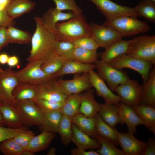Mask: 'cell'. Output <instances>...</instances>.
<instances>
[{"label": "cell", "mask_w": 155, "mask_h": 155, "mask_svg": "<svg viewBox=\"0 0 155 155\" xmlns=\"http://www.w3.org/2000/svg\"><path fill=\"white\" fill-rule=\"evenodd\" d=\"M108 63L119 70L129 69L137 72L142 77L143 84L147 80L152 66H153L150 62L138 59L126 54L118 56Z\"/></svg>", "instance_id": "52a82bcc"}, {"label": "cell", "mask_w": 155, "mask_h": 155, "mask_svg": "<svg viewBox=\"0 0 155 155\" xmlns=\"http://www.w3.org/2000/svg\"><path fill=\"white\" fill-rule=\"evenodd\" d=\"M99 113L102 119L108 125L115 129L116 125L121 123L119 113L118 105L113 104L100 103Z\"/></svg>", "instance_id": "f1b7e54d"}, {"label": "cell", "mask_w": 155, "mask_h": 155, "mask_svg": "<svg viewBox=\"0 0 155 155\" xmlns=\"http://www.w3.org/2000/svg\"><path fill=\"white\" fill-rule=\"evenodd\" d=\"M103 25L111 27L119 32L123 37L134 36L150 31V26L146 22L135 17L123 16L106 20Z\"/></svg>", "instance_id": "3957f363"}, {"label": "cell", "mask_w": 155, "mask_h": 155, "mask_svg": "<svg viewBox=\"0 0 155 155\" xmlns=\"http://www.w3.org/2000/svg\"><path fill=\"white\" fill-rule=\"evenodd\" d=\"M65 61L54 52L44 60L41 68L46 73L54 75L61 69Z\"/></svg>", "instance_id": "d6a6232c"}, {"label": "cell", "mask_w": 155, "mask_h": 155, "mask_svg": "<svg viewBox=\"0 0 155 155\" xmlns=\"http://www.w3.org/2000/svg\"><path fill=\"white\" fill-rule=\"evenodd\" d=\"M15 24V21L11 19L7 13L6 9L0 11V26L7 27L14 25Z\"/></svg>", "instance_id": "c3c4849f"}, {"label": "cell", "mask_w": 155, "mask_h": 155, "mask_svg": "<svg viewBox=\"0 0 155 155\" xmlns=\"http://www.w3.org/2000/svg\"><path fill=\"white\" fill-rule=\"evenodd\" d=\"M38 108L44 114L60 111L63 102H54L43 99L34 100Z\"/></svg>", "instance_id": "b9f144b4"}, {"label": "cell", "mask_w": 155, "mask_h": 155, "mask_svg": "<svg viewBox=\"0 0 155 155\" xmlns=\"http://www.w3.org/2000/svg\"><path fill=\"white\" fill-rule=\"evenodd\" d=\"M94 64L97 73L106 82L113 92L115 91L118 86L130 79L126 72L117 69L101 60H98Z\"/></svg>", "instance_id": "ba28073f"}, {"label": "cell", "mask_w": 155, "mask_h": 155, "mask_svg": "<svg viewBox=\"0 0 155 155\" xmlns=\"http://www.w3.org/2000/svg\"><path fill=\"white\" fill-rule=\"evenodd\" d=\"M24 149L13 138L1 142L0 151L5 155H20Z\"/></svg>", "instance_id": "60d3db41"}, {"label": "cell", "mask_w": 155, "mask_h": 155, "mask_svg": "<svg viewBox=\"0 0 155 155\" xmlns=\"http://www.w3.org/2000/svg\"><path fill=\"white\" fill-rule=\"evenodd\" d=\"M72 118L63 115L59 123L57 133L59 135L61 143L67 146L71 141L73 134Z\"/></svg>", "instance_id": "836d02e7"}, {"label": "cell", "mask_w": 155, "mask_h": 155, "mask_svg": "<svg viewBox=\"0 0 155 155\" xmlns=\"http://www.w3.org/2000/svg\"><path fill=\"white\" fill-rule=\"evenodd\" d=\"M155 155V140L153 137L149 138L145 142L142 155Z\"/></svg>", "instance_id": "7dc6e473"}, {"label": "cell", "mask_w": 155, "mask_h": 155, "mask_svg": "<svg viewBox=\"0 0 155 155\" xmlns=\"http://www.w3.org/2000/svg\"><path fill=\"white\" fill-rule=\"evenodd\" d=\"M126 54L155 66V36L143 35L131 40Z\"/></svg>", "instance_id": "277c9868"}, {"label": "cell", "mask_w": 155, "mask_h": 155, "mask_svg": "<svg viewBox=\"0 0 155 155\" xmlns=\"http://www.w3.org/2000/svg\"><path fill=\"white\" fill-rule=\"evenodd\" d=\"M43 120L39 126L42 131L54 133H57V128L63 115L60 111H56L44 114Z\"/></svg>", "instance_id": "e575fe53"}, {"label": "cell", "mask_w": 155, "mask_h": 155, "mask_svg": "<svg viewBox=\"0 0 155 155\" xmlns=\"http://www.w3.org/2000/svg\"><path fill=\"white\" fill-rule=\"evenodd\" d=\"M14 0H0V11L6 9L7 6Z\"/></svg>", "instance_id": "f5cc1de1"}, {"label": "cell", "mask_w": 155, "mask_h": 155, "mask_svg": "<svg viewBox=\"0 0 155 155\" xmlns=\"http://www.w3.org/2000/svg\"><path fill=\"white\" fill-rule=\"evenodd\" d=\"M9 43L7 27L0 26V51Z\"/></svg>", "instance_id": "681fc988"}, {"label": "cell", "mask_w": 155, "mask_h": 155, "mask_svg": "<svg viewBox=\"0 0 155 155\" xmlns=\"http://www.w3.org/2000/svg\"><path fill=\"white\" fill-rule=\"evenodd\" d=\"M131 40L121 39L113 43L105 51L98 54L101 60L109 63L118 56L126 54Z\"/></svg>", "instance_id": "603a6c76"}, {"label": "cell", "mask_w": 155, "mask_h": 155, "mask_svg": "<svg viewBox=\"0 0 155 155\" xmlns=\"http://www.w3.org/2000/svg\"><path fill=\"white\" fill-rule=\"evenodd\" d=\"M4 71V70L0 66V72H2Z\"/></svg>", "instance_id": "680465c9"}, {"label": "cell", "mask_w": 155, "mask_h": 155, "mask_svg": "<svg viewBox=\"0 0 155 155\" xmlns=\"http://www.w3.org/2000/svg\"><path fill=\"white\" fill-rule=\"evenodd\" d=\"M57 79L36 85V95L34 100L43 99L57 102L63 101L68 95L61 90Z\"/></svg>", "instance_id": "4fadbf2b"}, {"label": "cell", "mask_w": 155, "mask_h": 155, "mask_svg": "<svg viewBox=\"0 0 155 155\" xmlns=\"http://www.w3.org/2000/svg\"><path fill=\"white\" fill-rule=\"evenodd\" d=\"M142 88V85L137 81L129 79L118 86L114 92L120 97L121 102L133 108L141 104Z\"/></svg>", "instance_id": "9c48e42d"}, {"label": "cell", "mask_w": 155, "mask_h": 155, "mask_svg": "<svg viewBox=\"0 0 155 155\" xmlns=\"http://www.w3.org/2000/svg\"><path fill=\"white\" fill-rule=\"evenodd\" d=\"M134 9L138 17H142L149 22H155V3L142 0Z\"/></svg>", "instance_id": "d590c367"}, {"label": "cell", "mask_w": 155, "mask_h": 155, "mask_svg": "<svg viewBox=\"0 0 155 155\" xmlns=\"http://www.w3.org/2000/svg\"><path fill=\"white\" fill-rule=\"evenodd\" d=\"M155 3V0H147Z\"/></svg>", "instance_id": "91938a15"}, {"label": "cell", "mask_w": 155, "mask_h": 155, "mask_svg": "<svg viewBox=\"0 0 155 155\" xmlns=\"http://www.w3.org/2000/svg\"><path fill=\"white\" fill-rule=\"evenodd\" d=\"M76 16L72 12L65 13L55 8H50L41 18L45 28L53 34L57 23L60 21L67 20Z\"/></svg>", "instance_id": "ac0fdd59"}, {"label": "cell", "mask_w": 155, "mask_h": 155, "mask_svg": "<svg viewBox=\"0 0 155 155\" xmlns=\"http://www.w3.org/2000/svg\"><path fill=\"white\" fill-rule=\"evenodd\" d=\"M75 48L73 42L56 41L54 48V52L65 60H75L73 57Z\"/></svg>", "instance_id": "ab89813d"}, {"label": "cell", "mask_w": 155, "mask_h": 155, "mask_svg": "<svg viewBox=\"0 0 155 155\" xmlns=\"http://www.w3.org/2000/svg\"><path fill=\"white\" fill-rule=\"evenodd\" d=\"M57 80L61 90L68 96L81 94L92 87L90 81L88 73H84L81 75L76 74L70 80Z\"/></svg>", "instance_id": "7c38bea8"}, {"label": "cell", "mask_w": 155, "mask_h": 155, "mask_svg": "<svg viewBox=\"0 0 155 155\" xmlns=\"http://www.w3.org/2000/svg\"><path fill=\"white\" fill-rule=\"evenodd\" d=\"M9 56L5 53H0V64L4 65L7 64Z\"/></svg>", "instance_id": "db71d44e"}, {"label": "cell", "mask_w": 155, "mask_h": 155, "mask_svg": "<svg viewBox=\"0 0 155 155\" xmlns=\"http://www.w3.org/2000/svg\"><path fill=\"white\" fill-rule=\"evenodd\" d=\"M34 135L35 134L33 131L28 129L19 133L13 138L24 149H26L31 139Z\"/></svg>", "instance_id": "f6af8a7d"}, {"label": "cell", "mask_w": 155, "mask_h": 155, "mask_svg": "<svg viewBox=\"0 0 155 155\" xmlns=\"http://www.w3.org/2000/svg\"><path fill=\"white\" fill-rule=\"evenodd\" d=\"M28 129L27 127L24 126L18 128H6L0 126V142L13 138L20 132Z\"/></svg>", "instance_id": "ee69618b"}, {"label": "cell", "mask_w": 155, "mask_h": 155, "mask_svg": "<svg viewBox=\"0 0 155 155\" xmlns=\"http://www.w3.org/2000/svg\"><path fill=\"white\" fill-rule=\"evenodd\" d=\"M118 108L121 123H125L126 125L128 132L133 134L136 133L137 126L139 125H144L143 121L133 108L121 102L118 104Z\"/></svg>", "instance_id": "e0dca14e"}, {"label": "cell", "mask_w": 155, "mask_h": 155, "mask_svg": "<svg viewBox=\"0 0 155 155\" xmlns=\"http://www.w3.org/2000/svg\"><path fill=\"white\" fill-rule=\"evenodd\" d=\"M53 34L57 41L73 43L81 38L92 36L90 25L82 15L57 23Z\"/></svg>", "instance_id": "7a4b0ae2"}, {"label": "cell", "mask_w": 155, "mask_h": 155, "mask_svg": "<svg viewBox=\"0 0 155 155\" xmlns=\"http://www.w3.org/2000/svg\"><path fill=\"white\" fill-rule=\"evenodd\" d=\"M0 113L4 124L8 127L18 128L24 126L14 106L12 104L0 99Z\"/></svg>", "instance_id": "ffe728a7"}, {"label": "cell", "mask_w": 155, "mask_h": 155, "mask_svg": "<svg viewBox=\"0 0 155 155\" xmlns=\"http://www.w3.org/2000/svg\"><path fill=\"white\" fill-rule=\"evenodd\" d=\"M95 69L94 64H86L76 60H66L61 69L55 74L57 78L69 74L88 73Z\"/></svg>", "instance_id": "7402d4cb"}, {"label": "cell", "mask_w": 155, "mask_h": 155, "mask_svg": "<svg viewBox=\"0 0 155 155\" xmlns=\"http://www.w3.org/2000/svg\"><path fill=\"white\" fill-rule=\"evenodd\" d=\"M73 55L74 60L86 64H94L98 57L97 51L75 47Z\"/></svg>", "instance_id": "74e56055"}, {"label": "cell", "mask_w": 155, "mask_h": 155, "mask_svg": "<svg viewBox=\"0 0 155 155\" xmlns=\"http://www.w3.org/2000/svg\"><path fill=\"white\" fill-rule=\"evenodd\" d=\"M19 63L20 60L18 57L16 55H13L9 56L7 64L10 68H11L17 66Z\"/></svg>", "instance_id": "816d5d0a"}, {"label": "cell", "mask_w": 155, "mask_h": 155, "mask_svg": "<svg viewBox=\"0 0 155 155\" xmlns=\"http://www.w3.org/2000/svg\"><path fill=\"white\" fill-rule=\"evenodd\" d=\"M36 85L19 83L14 89L13 96L17 100H34L36 95Z\"/></svg>", "instance_id": "1f68e13d"}, {"label": "cell", "mask_w": 155, "mask_h": 155, "mask_svg": "<svg viewBox=\"0 0 155 155\" xmlns=\"http://www.w3.org/2000/svg\"><path fill=\"white\" fill-rule=\"evenodd\" d=\"M72 123L81 131L90 137L96 139V118L88 117L79 113L72 119Z\"/></svg>", "instance_id": "484cf974"}, {"label": "cell", "mask_w": 155, "mask_h": 155, "mask_svg": "<svg viewBox=\"0 0 155 155\" xmlns=\"http://www.w3.org/2000/svg\"><path fill=\"white\" fill-rule=\"evenodd\" d=\"M73 131L71 141L80 149H99L101 145L97 140L84 133L72 123Z\"/></svg>", "instance_id": "44dd1931"}, {"label": "cell", "mask_w": 155, "mask_h": 155, "mask_svg": "<svg viewBox=\"0 0 155 155\" xmlns=\"http://www.w3.org/2000/svg\"><path fill=\"white\" fill-rule=\"evenodd\" d=\"M34 20L36 28L30 41L31 48L27 59L28 62L44 60L54 52L55 45L57 41L54 35L44 26L41 18L35 17Z\"/></svg>", "instance_id": "6da1fadb"}, {"label": "cell", "mask_w": 155, "mask_h": 155, "mask_svg": "<svg viewBox=\"0 0 155 155\" xmlns=\"http://www.w3.org/2000/svg\"><path fill=\"white\" fill-rule=\"evenodd\" d=\"M56 149L54 147L51 148L47 154V155H55L56 152Z\"/></svg>", "instance_id": "9f6ffc18"}, {"label": "cell", "mask_w": 155, "mask_h": 155, "mask_svg": "<svg viewBox=\"0 0 155 155\" xmlns=\"http://www.w3.org/2000/svg\"><path fill=\"white\" fill-rule=\"evenodd\" d=\"M92 38L99 47L105 49L115 42L122 39V35L111 27L92 23L90 24Z\"/></svg>", "instance_id": "8fae6325"}, {"label": "cell", "mask_w": 155, "mask_h": 155, "mask_svg": "<svg viewBox=\"0 0 155 155\" xmlns=\"http://www.w3.org/2000/svg\"><path fill=\"white\" fill-rule=\"evenodd\" d=\"M17 111L24 126L31 127L40 126L44 115L36 106L33 100H14L11 104Z\"/></svg>", "instance_id": "8992f818"}, {"label": "cell", "mask_w": 155, "mask_h": 155, "mask_svg": "<svg viewBox=\"0 0 155 155\" xmlns=\"http://www.w3.org/2000/svg\"><path fill=\"white\" fill-rule=\"evenodd\" d=\"M55 137V133L42 131L39 135H34L31 139L26 150L34 153L46 150Z\"/></svg>", "instance_id": "4316f807"}, {"label": "cell", "mask_w": 155, "mask_h": 155, "mask_svg": "<svg viewBox=\"0 0 155 155\" xmlns=\"http://www.w3.org/2000/svg\"><path fill=\"white\" fill-rule=\"evenodd\" d=\"M71 153L72 155H99L96 151L92 150L87 151L78 148L72 149Z\"/></svg>", "instance_id": "f907efd6"}, {"label": "cell", "mask_w": 155, "mask_h": 155, "mask_svg": "<svg viewBox=\"0 0 155 155\" xmlns=\"http://www.w3.org/2000/svg\"><path fill=\"white\" fill-rule=\"evenodd\" d=\"M15 72L10 68L0 72V99L11 104L14 100L13 90L19 83Z\"/></svg>", "instance_id": "5bb4252c"}, {"label": "cell", "mask_w": 155, "mask_h": 155, "mask_svg": "<svg viewBox=\"0 0 155 155\" xmlns=\"http://www.w3.org/2000/svg\"><path fill=\"white\" fill-rule=\"evenodd\" d=\"M75 47L97 51L99 47L91 37H85L79 38L73 42Z\"/></svg>", "instance_id": "bcb514c9"}, {"label": "cell", "mask_w": 155, "mask_h": 155, "mask_svg": "<svg viewBox=\"0 0 155 155\" xmlns=\"http://www.w3.org/2000/svg\"><path fill=\"white\" fill-rule=\"evenodd\" d=\"M95 117L96 129L97 134L111 141L116 145H119L117 131L106 123L102 118L99 113L97 114Z\"/></svg>", "instance_id": "4dcf8cb0"}, {"label": "cell", "mask_w": 155, "mask_h": 155, "mask_svg": "<svg viewBox=\"0 0 155 155\" xmlns=\"http://www.w3.org/2000/svg\"><path fill=\"white\" fill-rule=\"evenodd\" d=\"M5 124L3 121L1 116L0 113V126H3Z\"/></svg>", "instance_id": "6f0895ef"}, {"label": "cell", "mask_w": 155, "mask_h": 155, "mask_svg": "<svg viewBox=\"0 0 155 155\" xmlns=\"http://www.w3.org/2000/svg\"><path fill=\"white\" fill-rule=\"evenodd\" d=\"M88 75L90 82L97 96L102 97L105 103L118 105L121 102L120 97L113 93L97 73L92 70L88 72Z\"/></svg>", "instance_id": "9a60e30c"}, {"label": "cell", "mask_w": 155, "mask_h": 155, "mask_svg": "<svg viewBox=\"0 0 155 155\" xmlns=\"http://www.w3.org/2000/svg\"><path fill=\"white\" fill-rule=\"evenodd\" d=\"M96 139L101 145L100 148L96 150L99 155H124L122 150L111 141L97 134Z\"/></svg>", "instance_id": "f35d334b"}, {"label": "cell", "mask_w": 155, "mask_h": 155, "mask_svg": "<svg viewBox=\"0 0 155 155\" xmlns=\"http://www.w3.org/2000/svg\"><path fill=\"white\" fill-rule=\"evenodd\" d=\"M81 94L67 96L63 101L60 111L63 115L72 119L79 113L81 98Z\"/></svg>", "instance_id": "f546056e"}, {"label": "cell", "mask_w": 155, "mask_h": 155, "mask_svg": "<svg viewBox=\"0 0 155 155\" xmlns=\"http://www.w3.org/2000/svg\"><path fill=\"white\" fill-rule=\"evenodd\" d=\"M34 153L31 151L26 149L24 150L20 155H33Z\"/></svg>", "instance_id": "11a10c76"}, {"label": "cell", "mask_w": 155, "mask_h": 155, "mask_svg": "<svg viewBox=\"0 0 155 155\" xmlns=\"http://www.w3.org/2000/svg\"><path fill=\"white\" fill-rule=\"evenodd\" d=\"M35 3L31 0H14L6 8L8 16L13 20L33 9Z\"/></svg>", "instance_id": "d4e9b609"}, {"label": "cell", "mask_w": 155, "mask_h": 155, "mask_svg": "<svg viewBox=\"0 0 155 155\" xmlns=\"http://www.w3.org/2000/svg\"><path fill=\"white\" fill-rule=\"evenodd\" d=\"M7 31L9 43L23 44L30 42L32 36L28 32L19 30L13 26L7 27Z\"/></svg>", "instance_id": "8d00e7d4"}, {"label": "cell", "mask_w": 155, "mask_h": 155, "mask_svg": "<svg viewBox=\"0 0 155 155\" xmlns=\"http://www.w3.org/2000/svg\"><path fill=\"white\" fill-rule=\"evenodd\" d=\"M155 66L151 69L148 79L142 84L141 104L155 108Z\"/></svg>", "instance_id": "cb8c5ba5"}, {"label": "cell", "mask_w": 155, "mask_h": 155, "mask_svg": "<svg viewBox=\"0 0 155 155\" xmlns=\"http://www.w3.org/2000/svg\"><path fill=\"white\" fill-rule=\"evenodd\" d=\"M56 5L57 9L62 11L70 10L77 16L82 14V11L77 5L75 0H52Z\"/></svg>", "instance_id": "7bdbcfd3"}, {"label": "cell", "mask_w": 155, "mask_h": 155, "mask_svg": "<svg viewBox=\"0 0 155 155\" xmlns=\"http://www.w3.org/2000/svg\"><path fill=\"white\" fill-rule=\"evenodd\" d=\"M44 60H38L29 61L22 69L15 71V74L19 83L38 85L57 79L55 74L49 75L42 70L41 66Z\"/></svg>", "instance_id": "5b68a950"}, {"label": "cell", "mask_w": 155, "mask_h": 155, "mask_svg": "<svg viewBox=\"0 0 155 155\" xmlns=\"http://www.w3.org/2000/svg\"><path fill=\"white\" fill-rule=\"evenodd\" d=\"M95 5L98 10L105 16L106 20L123 16L137 18L134 8L117 4L111 0H88Z\"/></svg>", "instance_id": "30bf717a"}, {"label": "cell", "mask_w": 155, "mask_h": 155, "mask_svg": "<svg viewBox=\"0 0 155 155\" xmlns=\"http://www.w3.org/2000/svg\"><path fill=\"white\" fill-rule=\"evenodd\" d=\"M119 145L124 155H142L145 142L138 140L134 134L130 132L123 133L117 131Z\"/></svg>", "instance_id": "2e32d148"}, {"label": "cell", "mask_w": 155, "mask_h": 155, "mask_svg": "<svg viewBox=\"0 0 155 155\" xmlns=\"http://www.w3.org/2000/svg\"><path fill=\"white\" fill-rule=\"evenodd\" d=\"M133 108L146 128L155 135V108L141 104Z\"/></svg>", "instance_id": "83f0119b"}, {"label": "cell", "mask_w": 155, "mask_h": 155, "mask_svg": "<svg viewBox=\"0 0 155 155\" xmlns=\"http://www.w3.org/2000/svg\"><path fill=\"white\" fill-rule=\"evenodd\" d=\"M81 98L79 113L88 117H94L99 113L100 103L95 100L94 91L91 89L81 93Z\"/></svg>", "instance_id": "d6986e66"}]
</instances>
